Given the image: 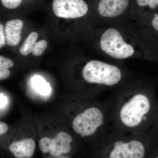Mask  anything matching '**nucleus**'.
Wrapping results in <instances>:
<instances>
[{
    "instance_id": "nucleus-6",
    "label": "nucleus",
    "mask_w": 158,
    "mask_h": 158,
    "mask_svg": "<svg viewBox=\"0 0 158 158\" xmlns=\"http://www.w3.org/2000/svg\"><path fill=\"white\" fill-rule=\"evenodd\" d=\"M73 139L69 135L63 132L57 134L53 139L41 138L39 141V148L43 153L49 152L53 156H59L62 154L70 152V143Z\"/></svg>"
},
{
    "instance_id": "nucleus-15",
    "label": "nucleus",
    "mask_w": 158,
    "mask_h": 158,
    "mask_svg": "<svg viewBox=\"0 0 158 158\" xmlns=\"http://www.w3.org/2000/svg\"><path fill=\"white\" fill-rule=\"evenodd\" d=\"M23 0H1L2 4L4 7L9 9H14L17 8L21 5Z\"/></svg>"
},
{
    "instance_id": "nucleus-4",
    "label": "nucleus",
    "mask_w": 158,
    "mask_h": 158,
    "mask_svg": "<svg viewBox=\"0 0 158 158\" xmlns=\"http://www.w3.org/2000/svg\"><path fill=\"white\" fill-rule=\"evenodd\" d=\"M103 116L98 108H89L80 113L74 119L73 127L74 131L82 137L90 136L102 124Z\"/></svg>"
},
{
    "instance_id": "nucleus-2",
    "label": "nucleus",
    "mask_w": 158,
    "mask_h": 158,
    "mask_svg": "<svg viewBox=\"0 0 158 158\" xmlns=\"http://www.w3.org/2000/svg\"><path fill=\"white\" fill-rule=\"evenodd\" d=\"M102 49L113 58L124 59L132 56L134 49L125 42L119 32L115 29H108L100 40Z\"/></svg>"
},
{
    "instance_id": "nucleus-9",
    "label": "nucleus",
    "mask_w": 158,
    "mask_h": 158,
    "mask_svg": "<svg viewBox=\"0 0 158 158\" xmlns=\"http://www.w3.org/2000/svg\"><path fill=\"white\" fill-rule=\"evenodd\" d=\"M35 147L36 144L34 140L28 138L12 142L9 149L15 157L29 158L34 154Z\"/></svg>"
},
{
    "instance_id": "nucleus-18",
    "label": "nucleus",
    "mask_w": 158,
    "mask_h": 158,
    "mask_svg": "<svg viewBox=\"0 0 158 158\" xmlns=\"http://www.w3.org/2000/svg\"><path fill=\"white\" fill-rule=\"evenodd\" d=\"M8 127L5 123L1 121L0 122V134L1 135L7 132L8 130Z\"/></svg>"
},
{
    "instance_id": "nucleus-17",
    "label": "nucleus",
    "mask_w": 158,
    "mask_h": 158,
    "mask_svg": "<svg viewBox=\"0 0 158 158\" xmlns=\"http://www.w3.org/2000/svg\"><path fill=\"white\" fill-rule=\"evenodd\" d=\"M6 44V36L4 26L2 24H0V48H2Z\"/></svg>"
},
{
    "instance_id": "nucleus-1",
    "label": "nucleus",
    "mask_w": 158,
    "mask_h": 158,
    "mask_svg": "<svg viewBox=\"0 0 158 158\" xmlns=\"http://www.w3.org/2000/svg\"><path fill=\"white\" fill-rule=\"evenodd\" d=\"M82 75L88 83L107 86L116 85L121 78V71L118 67L98 60L88 62L83 68Z\"/></svg>"
},
{
    "instance_id": "nucleus-20",
    "label": "nucleus",
    "mask_w": 158,
    "mask_h": 158,
    "mask_svg": "<svg viewBox=\"0 0 158 158\" xmlns=\"http://www.w3.org/2000/svg\"><path fill=\"white\" fill-rule=\"evenodd\" d=\"M7 100L6 97L4 96L2 94H1V107L5 106L7 103Z\"/></svg>"
},
{
    "instance_id": "nucleus-3",
    "label": "nucleus",
    "mask_w": 158,
    "mask_h": 158,
    "mask_svg": "<svg viewBox=\"0 0 158 158\" xmlns=\"http://www.w3.org/2000/svg\"><path fill=\"white\" fill-rule=\"evenodd\" d=\"M150 104L147 97L137 94L125 104L120 111V118L127 126L134 127L140 123L143 116L149 112Z\"/></svg>"
},
{
    "instance_id": "nucleus-11",
    "label": "nucleus",
    "mask_w": 158,
    "mask_h": 158,
    "mask_svg": "<svg viewBox=\"0 0 158 158\" xmlns=\"http://www.w3.org/2000/svg\"><path fill=\"white\" fill-rule=\"evenodd\" d=\"M33 87L38 93L43 95H48L51 93V88L49 83L42 77L36 75L31 80Z\"/></svg>"
},
{
    "instance_id": "nucleus-19",
    "label": "nucleus",
    "mask_w": 158,
    "mask_h": 158,
    "mask_svg": "<svg viewBox=\"0 0 158 158\" xmlns=\"http://www.w3.org/2000/svg\"><path fill=\"white\" fill-rule=\"evenodd\" d=\"M152 25L153 27L158 31V15L155 14L152 20Z\"/></svg>"
},
{
    "instance_id": "nucleus-8",
    "label": "nucleus",
    "mask_w": 158,
    "mask_h": 158,
    "mask_svg": "<svg viewBox=\"0 0 158 158\" xmlns=\"http://www.w3.org/2000/svg\"><path fill=\"white\" fill-rule=\"evenodd\" d=\"M128 5L129 0H101L98 11L103 17H116L124 12Z\"/></svg>"
},
{
    "instance_id": "nucleus-10",
    "label": "nucleus",
    "mask_w": 158,
    "mask_h": 158,
    "mask_svg": "<svg viewBox=\"0 0 158 158\" xmlns=\"http://www.w3.org/2000/svg\"><path fill=\"white\" fill-rule=\"evenodd\" d=\"M23 22L19 19L7 22L5 28L6 44L9 46L18 45L20 40Z\"/></svg>"
},
{
    "instance_id": "nucleus-5",
    "label": "nucleus",
    "mask_w": 158,
    "mask_h": 158,
    "mask_svg": "<svg viewBox=\"0 0 158 158\" xmlns=\"http://www.w3.org/2000/svg\"><path fill=\"white\" fill-rule=\"evenodd\" d=\"M54 13L58 17L75 19L87 14L88 6L84 0H54Z\"/></svg>"
},
{
    "instance_id": "nucleus-16",
    "label": "nucleus",
    "mask_w": 158,
    "mask_h": 158,
    "mask_svg": "<svg viewBox=\"0 0 158 158\" xmlns=\"http://www.w3.org/2000/svg\"><path fill=\"white\" fill-rule=\"evenodd\" d=\"M138 6H148L151 9H155L158 6V0H137Z\"/></svg>"
},
{
    "instance_id": "nucleus-21",
    "label": "nucleus",
    "mask_w": 158,
    "mask_h": 158,
    "mask_svg": "<svg viewBox=\"0 0 158 158\" xmlns=\"http://www.w3.org/2000/svg\"><path fill=\"white\" fill-rule=\"evenodd\" d=\"M157 158H158V157H157Z\"/></svg>"
},
{
    "instance_id": "nucleus-13",
    "label": "nucleus",
    "mask_w": 158,
    "mask_h": 158,
    "mask_svg": "<svg viewBox=\"0 0 158 158\" xmlns=\"http://www.w3.org/2000/svg\"><path fill=\"white\" fill-rule=\"evenodd\" d=\"M13 65L11 59L0 56V80H4L10 76V72L8 69L11 68Z\"/></svg>"
},
{
    "instance_id": "nucleus-14",
    "label": "nucleus",
    "mask_w": 158,
    "mask_h": 158,
    "mask_svg": "<svg viewBox=\"0 0 158 158\" xmlns=\"http://www.w3.org/2000/svg\"><path fill=\"white\" fill-rule=\"evenodd\" d=\"M47 42L45 40H39L34 46L32 54L36 56H41L47 48Z\"/></svg>"
},
{
    "instance_id": "nucleus-7",
    "label": "nucleus",
    "mask_w": 158,
    "mask_h": 158,
    "mask_svg": "<svg viewBox=\"0 0 158 158\" xmlns=\"http://www.w3.org/2000/svg\"><path fill=\"white\" fill-rule=\"evenodd\" d=\"M145 150L141 142L132 141L124 143L117 141L114 149L110 153V158H142L144 157Z\"/></svg>"
},
{
    "instance_id": "nucleus-12",
    "label": "nucleus",
    "mask_w": 158,
    "mask_h": 158,
    "mask_svg": "<svg viewBox=\"0 0 158 158\" xmlns=\"http://www.w3.org/2000/svg\"><path fill=\"white\" fill-rule=\"evenodd\" d=\"M38 37L36 32H31L26 38L21 47L19 49V53L23 56H27L32 53Z\"/></svg>"
}]
</instances>
